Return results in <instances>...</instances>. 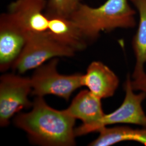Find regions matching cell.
I'll return each instance as SVG.
<instances>
[{
    "label": "cell",
    "instance_id": "6da1fadb",
    "mask_svg": "<svg viewBox=\"0 0 146 146\" xmlns=\"http://www.w3.org/2000/svg\"><path fill=\"white\" fill-rule=\"evenodd\" d=\"M75 120L65 110H55L42 97H36L33 102V110L18 114L14 123L37 145L71 146L75 145Z\"/></svg>",
    "mask_w": 146,
    "mask_h": 146
},
{
    "label": "cell",
    "instance_id": "7a4b0ae2",
    "mask_svg": "<svg viewBox=\"0 0 146 146\" xmlns=\"http://www.w3.org/2000/svg\"><path fill=\"white\" fill-rule=\"evenodd\" d=\"M87 41L96 40L101 32L135 26V11L128 0H107L98 7L81 4L70 16Z\"/></svg>",
    "mask_w": 146,
    "mask_h": 146
},
{
    "label": "cell",
    "instance_id": "3957f363",
    "mask_svg": "<svg viewBox=\"0 0 146 146\" xmlns=\"http://www.w3.org/2000/svg\"><path fill=\"white\" fill-rule=\"evenodd\" d=\"M75 51L53 38L48 31L28 34L26 43L20 55L13 66L19 73L36 69L49 59L71 57Z\"/></svg>",
    "mask_w": 146,
    "mask_h": 146
},
{
    "label": "cell",
    "instance_id": "277c9868",
    "mask_svg": "<svg viewBox=\"0 0 146 146\" xmlns=\"http://www.w3.org/2000/svg\"><path fill=\"white\" fill-rule=\"evenodd\" d=\"M58 63V58H55L36 68L31 78L32 95L42 98L54 95L68 101L73 92L82 86V74H60L56 69Z\"/></svg>",
    "mask_w": 146,
    "mask_h": 146
},
{
    "label": "cell",
    "instance_id": "5b68a950",
    "mask_svg": "<svg viewBox=\"0 0 146 146\" xmlns=\"http://www.w3.org/2000/svg\"><path fill=\"white\" fill-rule=\"evenodd\" d=\"M31 78L8 74L0 81V125L5 127L11 118L23 108L33 106L28 99L31 93Z\"/></svg>",
    "mask_w": 146,
    "mask_h": 146
},
{
    "label": "cell",
    "instance_id": "8992f818",
    "mask_svg": "<svg viewBox=\"0 0 146 146\" xmlns=\"http://www.w3.org/2000/svg\"><path fill=\"white\" fill-rule=\"evenodd\" d=\"M124 89L125 95L123 102L113 112L105 114L96 125L95 132H98L104 127L119 123L132 124L146 127V114L142 106L146 99V93H134L129 74L127 76Z\"/></svg>",
    "mask_w": 146,
    "mask_h": 146
},
{
    "label": "cell",
    "instance_id": "52a82bcc",
    "mask_svg": "<svg viewBox=\"0 0 146 146\" xmlns=\"http://www.w3.org/2000/svg\"><path fill=\"white\" fill-rule=\"evenodd\" d=\"M47 5V0H15L9 5L6 14L27 34L44 33L48 31L49 24Z\"/></svg>",
    "mask_w": 146,
    "mask_h": 146
},
{
    "label": "cell",
    "instance_id": "ba28073f",
    "mask_svg": "<svg viewBox=\"0 0 146 146\" xmlns=\"http://www.w3.org/2000/svg\"><path fill=\"white\" fill-rule=\"evenodd\" d=\"M65 110L75 119L82 122V125L75 129L76 136L95 132L96 125L105 115L101 99L89 90L81 91Z\"/></svg>",
    "mask_w": 146,
    "mask_h": 146
},
{
    "label": "cell",
    "instance_id": "9c48e42d",
    "mask_svg": "<svg viewBox=\"0 0 146 146\" xmlns=\"http://www.w3.org/2000/svg\"><path fill=\"white\" fill-rule=\"evenodd\" d=\"M28 34L14 24L6 13L0 17V70L13 66L26 44Z\"/></svg>",
    "mask_w": 146,
    "mask_h": 146
},
{
    "label": "cell",
    "instance_id": "30bf717a",
    "mask_svg": "<svg viewBox=\"0 0 146 146\" xmlns=\"http://www.w3.org/2000/svg\"><path fill=\"white\" fill-rule=\"evenodd\" d=\"M82 86H86L101 99L111 97L119 85V79L108 67L100 61H93L82 75Z\"/></svg>",
    "mask_w": 146,
    "mask_h": 146
},
{
    "label": "cell",
    "instance_id": "8fae6325",
    "mask_svg": "<svg viewBox=\"0 0 146 146\" xmlns=\"http://www.w3.org/2000/svg\"><path fill=\"white\" fill-rule=\"evenodd\" d=\"M48 16V32L53 38L75 52L86 48L87 40L80 28L70 17L60 16Z\"/></svg>",
    "mask_w": 146,
    "mask_h": 146
},
{
    "label": "cell",
    "instance_id": "7c38bea8",
    "mask_svg": "<svg viewBox=\"0 0 146 146\" xmlns=\"http://www.w3.org/2000/svg\"><path fill=\"white\" fill-rule=\"evenodd\" d=\"M99 136L89 144L90 146H110L122 141L139 142L146 146V127L135 129L127 126L104 127L99 131Z\"/></svg>",
    "mask_w": 146,
    "mask_h": 146
},
{
    "label": "cell",
    "instance_id": "4fadbf2b",
    "mask_svg": "<svg viewBox=\"0 0 146 146\" xmlns=\"http://www.w3.org/2000/svg\"><path fill=\"white\" fill-rule=\"evenodd\" d=\"M139 14L137 32L133 38L132 46L136 58L132 78L145 72L146 64V0H132Z\"/></svg>",
    "mask_w": 146,
    "mask_h": 146
},
{
    "label": "cell",
    "instance_id": "5bb4252c",
    "mask_svg": "<svg viewBox=\"0 0 146 146\" xmlns=\"http://www.w3.org/2000/svg\"><path fill=\"white\" fill-rule=\"evenodd\" d=\"M81 3V0H48L46 13L47 16L70 17Z\"/></svg>",
    "mask_w": 146,
    "mask_h": 146
},
{
    "label": "cell",
    "instance_id": "9a60e30c",
    "mask_svg": "<svg viewBox=\"0 0 146 146\" xmlns=\"http://www.w3.org/2000/svg\"><path fill=\"white\" fill-rule=\"evenodd\" d=\"M132 78L131 85L134 90L146 93V73L145 72Z\"/></svg>",
    "mask_w": 146,
    "mask_h": 146
}]
</instances>
